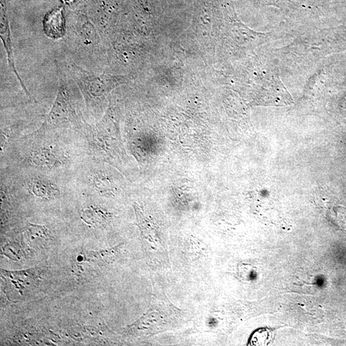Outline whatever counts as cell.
Listing matches in <instances>:
<instances>
[{
    "label": "cell",
    "mask_w": 346,
    "mask_h": 346,
    "mask_svg": "<svg viewBox=\"0 0 346 346\" xmlns=\"http://www.w3.org/2000/svg\"><path fill=\"white\" fill-rule=\"evenodd\" d=\"M57 66L59 88L55 99L50 111L47 115L41 128L36 134H41L51 130L69 127L82 126L79 116L76 112L70 95L68 86V78Z\"/></svg>",
    "instance_id": "6da1fadb"
},
{
    "label": "cell",
    "mask_w": 346,
    "mask_h": 346,
    "mask_svg": "<svg viewBox=\"0 0 346 346\" xmlns=\"http://www.w3.org/2000/svg\"><path fill=\"white\" fill-rule=\"evenodd\" d=\"M71 76L84 96L87 108L101 105L118 85V80L85 70L75 63L69 65Z\"/></svg>",
    "instance_id": "7a4b0ae2"
},
{
    "label": "cell",
    "mask_w": 346,
    "mask_h": 346,
    "mask_svg": "<svg viewBox=\"0 0 346 346\" xmlns=\"http://www.w3.org/2000/svg\"><path fill=\"white\" fill-rule=\"evenodd\" d=\"M0 4H1L0 37H1L2 41L3 42L5 50L6 51L9 67L11 69L12 72L15 75L16 78H18L19 82H20L27 95L29 96L30 98L34 99L35 102H37L34 97L31 95L30 92L28 91L27 87H26L24 82H23L20 75H19L17 70H16L15 61H14L13 44V40H12L10 22H9V15L8 13H7L6 0H1Z\"/></svg>",
    "instance_id": "3957f363"
},
{
    "label": "cell",
    "mask_w": 346,
    "mask_h": 346,
    "mask_svg": "<svg viewBox=\"0 0 346 346\" xmlns=\"http://www.w3.org/2000/svg\"><path fill=\"white\" fill-rule=\"evenodd\" d=\"M43 31L44 34L49 39H59L65 37L66 27L63 7L54 9L45 15Z\"/></svg>",
    "instance_id": "277c9868"
},
{
    "label": "cell",
    "mask_w": 346,
    "mask_h": 346,
    "mask_svg": "<svg viewBox=\"0 0 346 346\" xmlns=\"http://www.w3.org/2000/svg\"><path fill=\"white\" fill-rule=\"evenodd\" d=\"M30 189L37 197L51 199L57 196L60 192L53 184L42 179H35L30 184Z\"/></svg>",
    "instance_id": "5b68a950"
},
{
    "label": "cell",
    "mask_w": 346,
    "mask_h": 346,
    "mask_svg": "<svg viewBox=\"0 0 346 346\" xmlns=\"http://www.w3.org/2000/svg\"><path fill=\"white\" fill-rule=\"evenodd\" d=\"M78 37L82 39L85 44L94 45L99 41L98 34L96 28L89 22L84 23L82 25H78L76 28Z\"/></svg>",
    "instance_id": "8992f818"
},
{
    "label": "cell",
    "mask_w": 346,
    "mask_h": 346,
    "mask_svg": "<svg viewBox=\"0 0 346 346\" xmlns=\"http://www.w3.org/2000/svg\"><path fill=\"white\" fill-rule=\"evenodd\" d=\"M35 162H39L38 165H50L55 162L56 158L49 151H43L33 156Z\"/></svg>",
    "instance_id": "52a82bcc"
}]
</instances>
